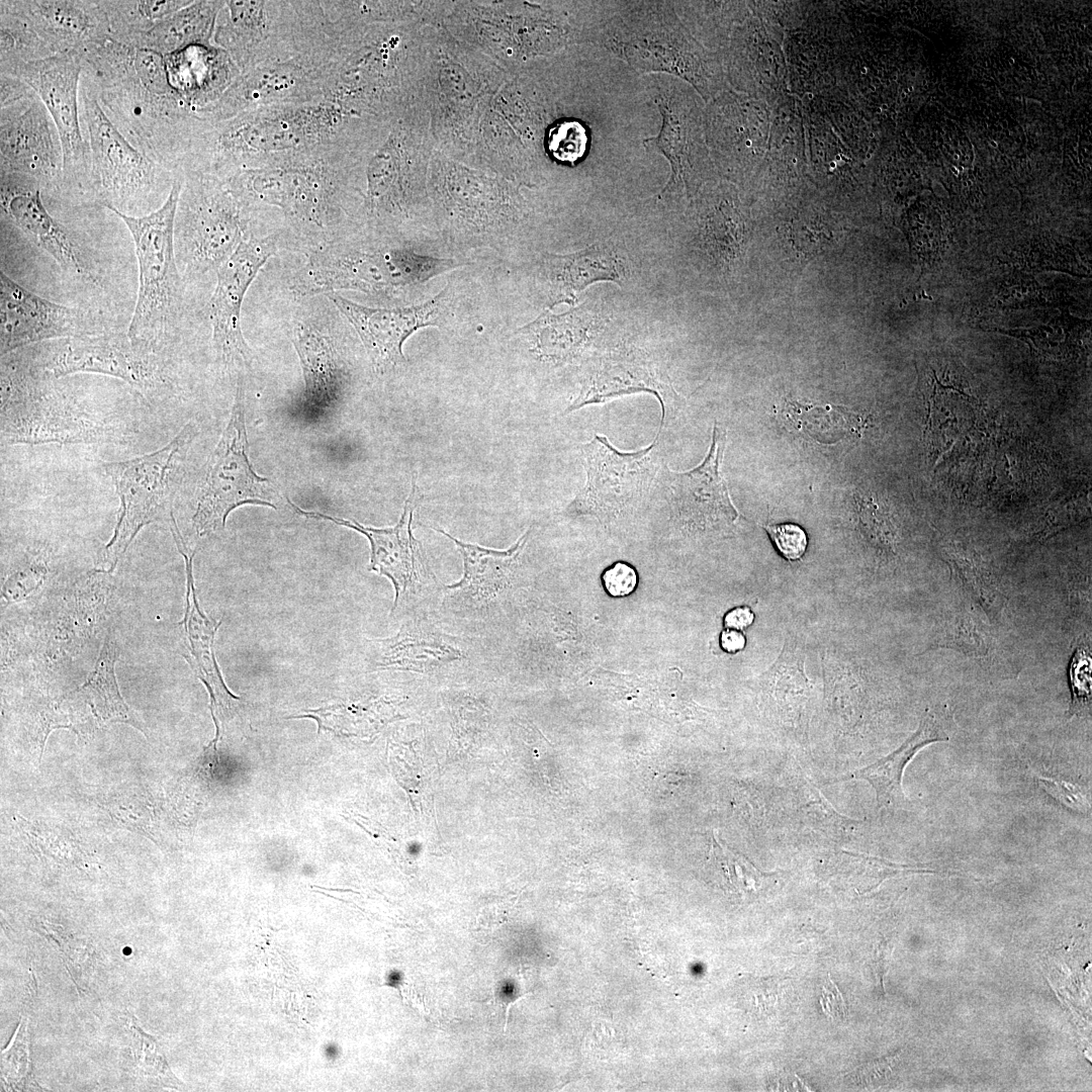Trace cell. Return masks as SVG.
<instances>
[{"label": "cell", "instance_id": "17", "mask_svg": "<svg viewBox=\"0 0 1092 1092\" xmlns=\"http://www.w3.org/2000/svg\"><path fill=\"white\" fill-rule=\"evenodd\" d=\"M0 172L35 179L42 190L63 187V151L56 125L30 87L0 103Z\"/></svg>", "mask_w": 1092, "mask_h": 1092}, {"label": "cell", "instance_id": "7", "mask_svg": "<svg viewBox=\"0 0 1092 1092\" xmlns=\"http://www.w3.org/2000/svg\"><path fill=\"white\" fill-rule=\"evenodd\" d=\"M182 173L165 202L142 216L115 213L127 226L139 265V291L128 337L153 346L175 325L182 306V278L177 263L174 225Z\"/></svg>", "mask_w": 1092, "mask_h": 1092}, {"label": "cell", "instance_id": "49", "mask_svg": "<svg viewBox=\"0 0 1092 1092\" xmlns=\"http://www.w3.org/2000/svg\"><path fill=\"white\" fill-rule=\"evenodd\" d=\"M822 1010L831 1018H844L846 1014V1007L843 996L834 982L828 977V980L822 986V991L819 999Z\"/></svg>", "mask_w": 1092, "mask_h": 1092}, {"label": "cell", "instance_id": "12", "mask_svg": "<svg viewBox=\"0 0 1092 1092\" xmlns=\"http://www.w3.org/2000/svg\"><path fill=\"white\" fill-rule=\"evenodd\" d=\"M411 484L398 522L388 528L366 527L354 520L304 511L288 499L301 516L333 522L367 538L370 544L368 569L387 577L392 583L394 601L390 616L400 621L418 613L437 610L444 586L432 570L422 543L413 533L414 513L420 499L416 474Z\"/></svg>", "mask_w": 1092, "mask_h": 1092}, {"label": "cell", "instance_id": "34", "mask_svg": "<svg viewBox=\"0 0 1092 1092\" xmlns=\"http://www.w3.org/2000/svg\"><path fill=\"white\" fill-rule=\"evenodd\" d=\"M595 329L596 315L580 305L560 314L548 308L518 331L529 337L533 351L540 358L566 362L585 351Z\"/></svg>", "mask_w": 1092, "mask_h": 1092}, {"label": "cell", "instance_id": "18", "mask_svg": "<svg viewBox=\"0 0 1092 1092\" xmlns=\"http://www.w3.org/2000/svg\"><path fill=\"white\" fill-rule=\"evenodd\" d=\"M649 94L661 115L657 135L643 140L646 150L662 155L670 167L669 178L658 194L663 202L689 197L705 163L701 120L697 103L671 76L651 80Z\"/></svg>", "mask_w": 1092, "mask_h": 1092}, {"label": "cell", "instance_id": "47", "mask_svg": "<svg viewBox=\"0 0 1092 1092\" xmlns=\"http://www.w3.org/2000/svg\"><path fill=\"white\" fill-rule=\"evenodd\" d=\"M1091 659L1086 651L1079 650L1071 665V680L1073 690V712L1090 703L1091 696Z\"/></svg>", "mask_w": 1092, "mask_h": 1092}, {"label": "cell", "instance_id": "8", "mask_svg": "<svg viewBox=\"0 0 1092 1092\" xmlns=\"http://www.w3.org/2000/svg\"><path fill=\"white\" fill-rule=\"evenodd\" d=\"M430 527L451 540L463 560L461 578L444 584L437 612L457 628L487 637L520 603L522 555L531 530L508 549L497 550L466 543L439 527Z\"/></svg>", "mask_w": 1092, "mask_h": 1092}, {"label": "cell", "instance_id": "6", "mask_svg": "<svg viewBox=\"0 0 1092 1092\" xmlns=\"http://www.w3.org/2000/svg\"><path fill=\"white\" fill-rule=\"evenodd\" d=\"M346 144L220 179L243 206L275 207L288 219L324 229L337 216L347 158Z\"/></svg>", "mask_w": 1092, "mask_h": 1092}, {"label": "cell", "instance_id": "46", "mask_svg": "<svg viewBox=\"0 0 1092 1092\" xmlns=\"http://www.w3.org/2000/svg\"><path fill=\"white\" fill-rule=\"evenodd\" d=\"M602 581L604 588L611 597L623 598L634 593L638 575L632 565L618 561L604 570Z\"/></svg>", "mask_w": 1092, "mask_h": 1092}, {"label": "cell", "instance_id": "22", "mask_svg": "<svg viewBox=\"0 0 1092 1092\" xmlns=\"http://www.w3.org/2000/svg\"><path fill=\"white\" fill-rule=\"evenodd\" d=\"M2 222L20 231L71 275L96 284L99 276L69 231L47 209L38 182L26 175L0 172Z\"/></svg>", "mask_w": 1092, "mask_h": 1092}, {"label": "cell", "instance_id": "26", "mask_svg": "<svg viewBox=\"0 0 1092 1092\" xmlns=\"http://www.w3.org/2000/svg\"><path fill=\"white\" fill-rule=\"evenodd\" d=\"M292 343L303 383L284 414L300 425L320 424L332 416L342 398L344 370L330 341L315 329L298 327L293 331Z\"/></svg>", "mask_w": 1092, "mask_h": 1092}, {"label": "cell", "instance_id": "23", "mask_svg": "<svg viewBox=\"0 0 1092 1092\" xmlns=\"http://www.w3.org/2000/svg\"><path fill=\"white\" fill-rule=\"evenodd\" d=\"M0 352L97 334L89 312L43 298L0 272Z\"/></svg>", "mask_w": 1092, "mask_h": 1092}, {"label": "cell", "instance_id": "43", "mask_svg": "<svg viewBox=\"0 0 1092 1092\" xmlns=\"http://www.w3.org/2000/svg\"><path fill=\"white\" fill-rule=\"evenodd\" d=\"M774 546L787 560L800 559L806 552L808 537L805 530L794 523L763 526Z\"/></svg>", "mask_w": 1092, "mask_h": 1092}, {"label": "cell", "instance_id": "41", "mask_svg": "<svg viewBox=\"0 0 1092 1092\" xmlns=\"http://www.w3.org/2000/svg\"><path fill=\"white\" fill-rule=\"evenodd\" d=\"M586 142V133L580 123L564 121L550 129L548 149L557 160L573 163L582 156Z\"/></svg>", "mask_w": 1092, "mask_h": 1092}, {"label": "cell", "instance_id": "14", "mask_svg": "<svg viewBox=\"0 0 1092 1092\" xmlns=\"http://www.w3.org/2000/svg\"><path fill=\"white\" fill-rule=\"evenodd\" d=\"M326 31L306 49L242 72L212 104L197 112L218 122L262 107L303 104L324 99L330 64Z\"/></svg>", "mask_w": 1092, "mask_h": 1092}, {"label": "cell", "instance_id": "11", "mask_svg": "<svg viewBox=\"0 0 1092 1092\" xmlns=\"http://www.w3.org/2000/svg\"><path fill=\"white\" fill-rule=\"evenodd\" d=\"M174 244L187 275L216 270L246 238L245 208L216 176L183 170Z\"/></svg>", "mask_w": 1092, "mask_h": 1092}, {"label": "cell", "instance_id": "29", "mask_svg": "<svg viewBox=\"0 0 1092 1092\" xmlns=\"http://www.w3.org/2000/svg\"><path fill=\"white\" fill-rule=\"evenodd\" d=\"M53 55L83 52L109 37L97 0H6Z\"/></svg>", "mask_w": 1092, "mask_h": 1092}, {"label": "cell", "instance_id": "50", "mask_svg": "<svg viewBox=\"0 0 1092 1092\" xmlns=\"http://www.w3.org/2000/svg\"><path fill=\"white\" fill-rule=\"evenodd\" d=\"M754 620V614L748 607H737L726 613L724 625L727 629L742 631Z\"/></svg>", "mask_w": 1092, "mask_h": 1092}, {"label": "cell", "instance_id": "13", "mask_svg": "<svg viewBox=\"0 0 1092 1092\" xmlns=\"http://www.w3.org/2000/svg\"><path fill=\"white\" fill-rule=\"evenodd\" d=\"M248 452L245 391L240 375L229 422L197 485L192 523L198 535L222 530L230 514L241 506L276 509L270 480L254 470Z\"/></svg>", "mask_w": 1092, "mask_h": 1092}, {"label": "cell", "instance_id": "10", "mask_svg": "<svg viewBox=\"0 0 1092 1092\" xmlns=\"http://www.w3.org/2000/svg\"><path fill=\"white\" fill-rule=\"evenodd\" d=\"M322 24L320 1H223L213 44L225 51L242 73L306 49Z\"/></svg>", "mask_w": 1092, "mask_h": 1092}, {"label": "cell", "instance_id": "52", "mask_svg": "<svg viewBox=\"0 0 1092 1092\" xmlns=\"http://www.w3.org/2000/svg\"><path fill=\"white\" fill-rule=\"evenodd\" d=\"M891 951L892 949L888 943L880 944L877 949L875 966L877 974L879 975L881 980L887 973L888 966L890 964Z\"/></svg>", "mask_w": 1092, "mask_h": 1092}, {"label": "cell", "instance_id": "5", "mask_svg": "<svg viewBox=\"0 0 1092 1092\" xmlns=\"http://www.w3.org/2000/svg\"><path fill=\"white\" fill-rule=\"evenodd\" d=\"M363 661L367 672L404 673L444 686L493 669L487 639L457 628L437 610L402 619L391 636L365 640Z\"/></svg>", "mask_w": 1092, "mask_h": 1092}, {"label": "cell", "instance_id": "40", "mask_svg": "<svg viewBox=\"0 0 1092 1092\" xmlns=\"http://www.w3.org/2000/svg\"><path fill=\"white\" fill-rule=\"evenodd\" d=\"M399 287L420 284L464 264L446 258H436L416 253L411 249L388 250Z\"/></svg>", "mask_w": 1092, "mask_h": 1092}, {"label": "cell", "instance_id": "21", "mask_svg": "<svg viewBox=\"0 0 1092 1092\" xmlns=\"http://www.w3.org/2000/svg\"><path fill=\"white\" fill-rule=\"evenodd\" d=\"M46 373L63 377L75 373H98L119 378L141 389L161 380V365L154 347L131 340L127 334L97 333L59 340Z\"/></svg>", "mask_w": 1092, "mask_h": 1092}, {"label": "cell", "instance_id": "15", "mask_svg": "<svg viewBox=\"0 0 1092 1092\" xmlns=\"http://www.w3.org/2000/svg\"><path fill=\"white\" fill-rule=\"evenodd\" d=\"M658 437L635 452L619 451L602 435L581 445L586 481L566 514L608 520L634 510L647 496L658 471L654 453Z\"/></svg>", "mask_w": 1092, "mask_h": 1092}, {"label": "cell", "instance_id": "1", "mask_svg": "<svg viewBox=\"0 0 1092 1092\" xmlns=\"http://www.w3.org/2000/svg\"><path fill=\"white\" fill-rule=\"evenodd\" d=\"M81 81L142 154L179 173L203 121L171 87L164 56L111 37L82 52Z\"/></svg>", "mask_w": 1092, "mask_h": 1092}, {"label": "cell", "instance_id": "2", "mask_svg": "<svg viewBox=\"0 0 1092 1092\" xmlns=\"http://www.w3.org/2000/svg\"><path fill=\"white\" fill-rule=\"evenodd\" d=\"M351 109L327 99L262 107L218 122L204 121L181 169L222 179L245 168L273 164L346 144Z\"/></svg>", "mask_w": 1092, "mask_h": 1092}, {"label": "cell", "instance_id": "31", "mask_svg": "<svg viewBox=\"0 0 1092 1092\" xmlns=\"http://www.w3.org/2000/svg\"><path fill=\"white\" fill-rule=\"evenodd\" d=\"M539 272L550 309L561 302L574 304L578 294L596 282L610 281L621 286L629 270L618 246L605 240L569 254L545 253Z\"/></svg>", "mask_w": 1092, "mask_h": 1092}, {"label": "cell", "instance_id": "30", "mask_svg": "<svg viewBox=\"0 0 1092 1092\" xmlns=\"http://www.w3.org/2000/svg\"><path fill=\"white\" fill-rule=\"evenodd\" d=\"M170 529L177 549L185 561L186 609L180 624L183 626L185 640L190 652V658L187 660L209 693L211 713L217 714L221 720L228 719L232 717L240 700L229 691L215 659L214 638L221 621L215 622L211 620L203 614L199 607L193 578L195 552H191L187 547L180 534L174 514L170 517Z\"/></svg>", "mask_w": 1092, "mask_h": 1092}, {"label": "cell", "instance_id": "44", "mask_svg": "<svg viewBox=\"0 0 1092 1092\" xmlns=\"http://www.w3.org/2000/svg\"><path fill=\"white\" fill-rule=\"evenodd\" d=\"M744 991L748 1011L760 1017L770 1015L779 1002L780 980L777 978H749Z\"/></svg>", "mask_w": 1092, "mask_h": 1092}, {"label": "cell", "instance_id": "4", "mask_svg": "<svg viewBox=\"0 0 1092 1092\" xmlns=\"http://www.w3.org/2000/svg\"><path fill=\"white\" fill-rule=\"evenodd\" d=\"M79 111L89 150L84 194L112 212L142 216L167 199L175 173L147 158L116 128L90 88L80 82Z\"/></svg>", "mask_w": 1092, "mask_h": 1092}, {"label": "cell", "instance_id": "36", "mask_svg": "<svg viewBox=\"0 0 1092 1092\" xmlns=\"http://www.w3.org/2000/svg\"><path fill=\"white\" fill-rule=\"evenodd\" d=\"M192 0H98L109 37L129 46L134 37L191 4Z\"/></svg>", "mask_w": 1092, "mask_h": 1092}, {"label": "cell", "instance_id": "19", "mask_svg": "<svg viewBox=\"0 0 1092 1092\" xmlns=\"http://www.w3.org/2000/svg\"><path fill=\"white\" fill-rule=\"evenodd\" d=\"M23 387L2 376L1 434L6 443L94 442L108 432L69 399Z\"/></svg>", "mask_w": 1092, "mask_h": 1092}, {"label": "cell", "instance_id": "39", "mask_svg": "<svg viewBox=\"0 0 1092 1092\" xmlns=\"http://www.w3.org/2000/svg\"><path fill=\"white\" fill-rule=\"evenodd\" d=\"M701 211L700 222L705 243L718 258L729 261L740 246V216L733 202L721 197Z\"/></svg>", "mask_w": 1092, "mask_h": 1092}, {"label": "cell", "instance_id": "24", "mask_svg": "<svg viewBox=\"0 0 1092 1092\" xmlns=\"http://www.w3.org/2000/svg\"><path fill=\"white\" fill-rule=\"evenodd\" d=\"M448 286L424 303L395 308H375L336 293L328 297L359 335L373 368L386 373L405 362L402 347L419 329L439 326L447 302Z\"/></svg>", "mask_w": 1092, "mask_h": 1092}, {"label": "cell", "instance_id": "3", "mask_svg": "<svg viewBox=\"0 0 1092 1092\" xmlns=\"http://www.w3.org/2000/svg\"><path fill=\"white\" fill-rule=\"evenodd\" d=\"M624 3L597 22L599 43L640 74H663L709 95L719 83L715 62L680 21L670 1Z\"/></svg>", "mask_w": 1092, "mask_h": 1092}, {"label": "cell", "instance_id": "37", "mask_svg": "<svg viewBox=\"0 0 1092 1092\" xmlns=\"http://www.w3.org/2000/svg\"><path fill=\"white\" fill-rule=\"evenodd\" d=\"M118 657V647L113 632H109L103 643L94 670L78 692H83L96 716L103 720L126 722L130 719L129 710L118 690L114 664Z\"/></svg>", "mask_w": 1092, "mask_h": 1092}, {"label": "cell", "instance_id": "48", "mask_svg": "<svg viewBox=\"0 0 1092 1092\" xmlns=\"http://www.w3.org/2000/svg\"><path fill=\"white\" fill-rule=\"evenodd\" d=\"M1038 782L1041 788L1057 801L1078 812H1087L1088 803L1077 786L1051 778H1039Z\"/></svg>", "mask_w": 1092, "mask_h": 1092}, {"label": "cell", "instance_id": "38", "mask_svg": "<svg viewBox=\"0 0 1092 1092\" xmlns=\"http://www.w3.org/2000/svg\"><path fill=\"white\" fill-rule=\"evenodd\" d=\"M53 56L28 23L6 2L0 1V74L15 66Z\"/></svg>", "mask_w": 1092, "mask_h": 1092}, {"label": "cell", "instance_id": "9", "mask_svg": "<svg viewBox=\"0 0 1092 1092\" xmlns=\"http://www.w3.org/2000/svg\"><path fill=\"white\" fill-rule=\"evenodd\" d=\"M196 435L186 424L165 446L152 453L102 465L119 498L117 522L103 548L98 570L111 572L140 531L171 509L181 464Z\"/></svg>", "mask_w": 1092, "mask_h": 1092}, {"label": "cell", "instance_id": "25", "mask_svg": "<svg viewBox=\"0 0 1092 1092\" xmlns=\"http://www.w3.org/2000/svg\"><path fill=\"white\" fill-rule=\"evenodd\" d=\"M654 395L661 407L660 434L667 418L673 417L681 398L669 377L646 355L620 350L594 359L582 378L579 392L563 415L592 404L635 393Z\"/></svg>", "mask_w": 1092, "mask_h": 1092}, {"label": "cell", "instance_id": "16", "mask_svg": "<svg viewBox=\"0 0 1092 1092\" xmlns=\"http://www.w3.org/2000/svg\"><path fill=\"white\" fill-rule=\"evenodd\" d=\"M82 71V52L73 51L19 64L6 75L30 86L47 107L62 146L63 187L84 194L89 175V150L79 111Z\"/></svg>", "mask_w": 1092, "mask_h": 1092}, {"label": "cell", "instance_id": "28", "mask_svg": "<svg viewBox=\"0 0 1092 1092\" xmlns=\"http://www.w3.org/2000/svg\"><path fill=\"white\" fill-rule=\"evenodd\" d=\"M725 446L726 432L715 423L704 461L686 472L669 471L671 498L678 514L699 529H727L738 518L720 470Z\"/></svg>", "mask_w": 1092, "mask_h": 1092}, {"label": "cell", "instance_id": "42", "mask_svg": "<svg viewBox=\"0 0 1092 1092\" xmlns=\"http://www.w3.org/2000/svg\"><path fill=\"white\" fill-rule=\"evenodd\" d=\"M47 574L46 564L39 559L21 562L7 577L2 593L8 602L24 599L36 589Z\"/></svg>", "mask_w": 1092, "mask_h": 1092}, {"label": "cell", "instance_id": "35", "mask_svg": "<svg viewBox=\"0 0 1092 1092\" xmlns=\"http://www.w3.org/2000/svg\"><path fill=\"white\" fill-rule=\"evenodd\" d=\"M222 0H198L160 21L134 37L130 47L163 56L196 44H213L217 15Z\"/></svg>", "mask_w": 1092, "mask_h": 1092}, {"label": "cell", "instance_id": "45", "mask_svg": "<svg viewBox=\"0 0 1092 1092\" xmlns=\"http://www.w3.org/2000/svg\"><path fill=\"white\" fill-rule=\"evenodd\" d=\"M1070 325L1068 320L1061 318L1056 323H1051L1037 328L1011 331L1006 330L1003 333L1020 338L1038 350H1048L1059 346V344L1066 343L1070 337L1068 333V331H1070L1069 329H1071Z\"/></svg>", "mask_w": 1092, "mask_h": 1092}, {"label": "cell", "instance_id": "33", "mask_svg": "<svg viewBox=\"0 0 1092 1092\" xmlns=\"http://www.w3.org/2000/svg\"><path fill=\"white\" fill-rule=\"evenodd\" d=\"M947 740L948 737L935 716L926 713L916 732L896 750L872 764L832 780L831 783L866 781L874 788L880 807L902 808L908 803L902 788V776L908 762L924 746Z\"/></svg>", "mask_w": 1092, "mask_h": 1092}, {"label": "cell", "instance_id": "27", "mask_svg": "<svg viewBox=\"0 0 1092 1092\" xmlns=\"http://www.w3.org/2000/svg\"><path fill=\"white\" fill-rule=\"evenodd\" d=\"M388 250L365 252L328 248L310 256L296 273L292 289L301 295L359 290L366 293L398 288Z\"/></svg>", "mask_w": 1092, "mask_h": 1092}, {"label": "cell", "instance_id": "20", "mask_svg": "<svg viewBox=\"0 0 1092 1092\" xmlns=\"http://www.w3.org/2000/svg\"><path fill=\"white\" fill-rule=\"evenodd\" d=\"M275 250L270 238L246 237L216 271L208 316L214 350L226 368L243 369L251 364V350L242 332V305L249 287Z\"/></svg>", "mask_w": 1092, "mask_h": 1092}, {"label": "cell", "instance_id": "51", "mask_svg": "<svg viewBox=\"0 0 1092 1092\" xmlns=\"http://www.w3.org/2000/svg\"><path fill=\"white\" fill-rule=\"evenodd\" d=\"M745 643L746 640L741 631L727 629L721 634V647L724 651L728 653H737L741 651L744 648Z\"/></svg>", "mask_w": 1092, "mask_h": 1092}, {"label": "cell", "instance_id": "32", "mask_svg": "<svg viewBox=\"0 0 1092 1092\" xmlns=\"http://www.w3.org/2000/svg\"><path fill=\"white\" fill-rule=\"evenodd\" d=\"M171 87L197 114L215 102L241 74L229 54L214 44H196L164 56Z\"/></svg>", "mask_w": 1092, "mask_h": 1092}]
</instances>
